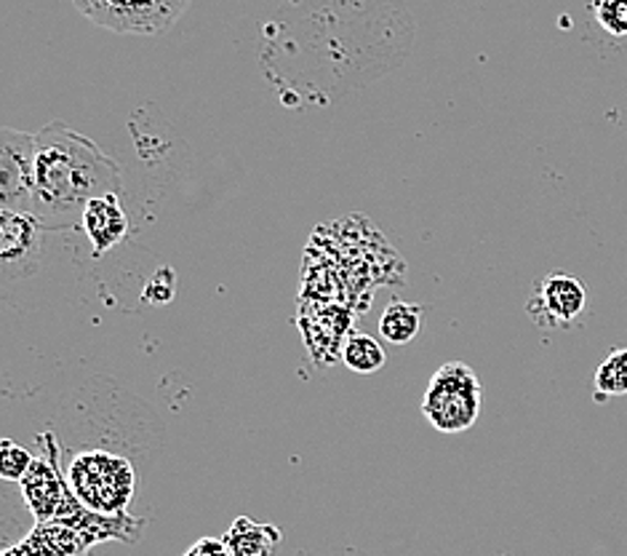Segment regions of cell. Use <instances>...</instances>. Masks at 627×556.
I'll list each match as a JSON object with an SVG mask.
<instances>
[{
	"label": "cell",
	"instance_id": "cell-1",
	"mask_svg": "<svg viewBox=\"0 0 627 556\" xmlns=\"http://www.w3.org/2000/svg\"><path fill=\"white\" fill-rule=\"evenodd\" d=\"M124 188L120 166L86 134L49 124L35 134L33 214L46 230L75 228L94 198Z\"/></svg>",
	"mask_w": 627,
	"mask_h": 556
},
{
	"label": "cell",
	"instance_id": "cell-2",
	"mask_svg": "<svg viewBox=\"0 0 627 556\" xmlns=\"http://www.w3.org/2000/svg\"><path fill=\"white\" fill-rule=\"evenodd\" d=\"M67 487L83 508L99 516H126L134 497L131 463L105 450H83L67 463Z\"/></svg>",
	"mask_w": 627,
	"mask_h": 556
},
{
	"label": "cell",
	"instance_id": "cell-3",
	"mask_svg": "<svg viewBox=\"0 0 627 556\" xmlns=\"http://www.w3.org/2000/svg\"><path fill=\"white\" fill-rule=\"evenodd\" d=\"M481 380L465 361H446L435 369L422 396V415L435 431L463 433L481 415Z\"/></svg>",
	"mask_w": 627,
	"mask_h": 556
},
{
	"label": "cell",
	"instance_id": "cell-4",
	"mask_svg": "<svg viewBox=\"0 0 627 556\" xmlns=\"http://www.w3.org/2000/svg\"><path fill=\"white\" fill-rule=\"evenodd\" d=\"M43 442L49 447L46 455L35 458L28 476L19 482L22 484L24 503H28L30 514L35 516L38 524L70 522L86 508H83L78 497L70 492L67 479L62 474V465L56 463V458H60V444H56L54 433H43Z\"/></svg>",
	"mask_w": 627,
	"mask_h": 556
},
{
	"label": "cell",
	"instance_id": "cell-5",
	"mask_svg": "<svg viewBox=\"0 0 627 556\" xmlns=\"http://www.w3.org/2000/svg\"><path fill=\"white\" fill-rule=\"evenodd\" d=\"M83 17L99 28L126 35H156L171 28L190 0H73Z\"/></svg>",
	"mask_w": 627,
	"mask_h": 556
},
{
	"label": "cell",
	"instance_id": "cell-6",
	"mask_svg": "<svg viewBox=\"0 0 627 556\" xmlns=\"http://www.w3.org/2000/svg\"><path fill=\"white\" fill-rule=\"evenodd\" d=\"M35 134L6 126L0 132V209L33 212Z\"/></svg>",
	"mask_w": 627,
	"mask_h": 556
},
{
	"label": "cell",
	"instance_id": "cell-7",
	"mask_svg": "<svg viewBox=\"0 0 627 556\" xmlns=\"http://www.w3.org/2000/svg\"><path fill=\"white\" fill-rule=\"evenodd\" d=\"M587 308L585 284L572 273H548L536 281L527 311L540 327H572Z\"/></svg>",
	"mask_w": 627,
	"mask_h": 556
},
{
	"label": "cell",
	"instance_id": "cell-8",
	"mask_svg": "<svg viewBox=\"0 0 627 556\" xmlns=\"http://www.w3.org/2000/svg\"><path fill=\"white\" fill-rule=\"evenodd\" d=\"M43 233L46 228L30 212L0 209V262L6 279H22L43 258Z\"/></svg>",
	"mask_w": 627,
	"mask_h": 556
},
{
	"label": "cell",
	"instance_id": "cell-9",
	"mask_svg": "<svg viewBox=\"0 0 627 556\" xmlns=\"http://www.w3.org/2000/svg\"><path fill=\"white\" fill-rule=\"evenodd\" d=\"M81 225L86 230L88 241H92L94 258H102L113 246H118L126 239V233H129V217H126L124 207H120V196L110 193L94 198L86 207V212H83Z\"/></svg>",
	"mask_w": 627,
	"mask_h": 556
},
{
	"label": "cell",
	"instance_id": "cell-10",
	"mask_svg": "<svg viewBox=\"0 0 627 556\" xmlns=\"http://www.w3.org/2000/svg\"><path fill=\"white\" fill-rule=\"evenodd\" d=\"M92 548L86 535L67 522L38 524L33 533L3 556H83Z\"/></svg>",
	"mask_w": 627,
	"mask_h": 556
},
{
	"label": "cell",
	"instance_id": "cell-11",
	"mask_svg": "<svg viewBox=\"0 0 627 556\" xmlns=\"http://www.w3.org/2000/svg\"><path fill=\"white\" fill-rule=\"evenodd\" d=\"M222 541L233 556H273L275 546L280 543V529L273 524H257L248 516H238Z\"/></svg>",
	"mask_w": 627,
	"mask_h": 556
},
{
	"label": "cell",
	"instance_id": "cell-12",
	"mask_svg": "<svg viewBox=\"0 0 627 556\" xmlns=\"http://www.w3.org/2000/svg\"><path fill=\"white\" fill-rule=\"evenodd\" d=\"M422 316H425V308H422V305L395 300V303L387 305L380 318L382 337L393 345L412 343L422 329Z\"/></svg>",
	"mask_w": 627,
	"mask_h": 556
},
{
	"label": "cell",
	"instance_id": "cell-13",
	"mask_svg": "<svg viewBox=\"0 0 627 556\" xmlns=\"http://www.w3.org/2000/svg\"><path fill=\"white\" fill-rule=\"evenodd\" d=\"M342 361L350 373L374 375L387 364V354L374 337L363 335V332H355V335H350L348 340H344Z\"/></svg>",
	"mask_w": 627,
	"mask_h": 556
},
{
	"label": "cell",
	"instance_id": "cell-14",
	"mask_svg": "<svg viewBox=\"0 0 627 556\" xmlns=\"http://www.w3.org/2000/svg\"><path fill=\"white\" fill-rule=\"evenodd\" d=\"M627 396V348H614L595 369V401Z\"/></svg>",
	"mask_w": 627,
	"mask_h": 556
},
{
	"label": "cell",
	"instance_id": "cell-15",
	"mask_svg": "<svg viewBox=\"0 0 627 556\" xmlns=\"http://www.w3.org/2000/svg\"><path fill=\"white\" fill-rule=\"evenodd\" d=\"M33 455L30 450H24L22 444L11 442V439H3L0 442V476L6 482H22L28 476L30 465H33Z\"/></svg>",
	"mask_w": 627,
	"mask_h": 556
},
{
	"label": "cell",
	"instance_id": "cell-16",
	"mask_svg": "<svg viewBox=\"0 0 627 556\" xmlns=\"http://www.w3.org/2000/svg\"><path fill=\"white\" fill-rule=\"evenodd\" d=\"M595 22L614 38H627V0H595Z\"/></svg>",
	"mask_w": 627,
	"mask_h": 556
},
{
	"label": "cell",
	"instance_id": "cell-17",
	"mask_svg": "<svg viewBox=\"0 0 627 556\" xmlns=\"http://www.w3.org/2000/svg\"><path fill=\"white\" fill-rule=\"evenodd\" d=\"M174 290H177L174 271L161 267V271L150 279V284H147L145 297H150V303H156V305H166L171 297H174Z\"/></svg>",
	"mask_w": 627,
	"mask_h": 556
},
{
	"label": "cell",
	"instance_id": "cell-18",
	"mask_svg": "<svg viewBox=\"0 0 627 556\" xmlns=\"http://www.w3.org/2000/svg\"><path fill=\"white\" fill-rule=\"evenodd\" d=\"M184 556H233L230 548L225 546V541H214V538H201L198 543L184 552Z\"/></svg>",
	"mask_w": 627,
	"mask_h": 556
}]
</instances>
